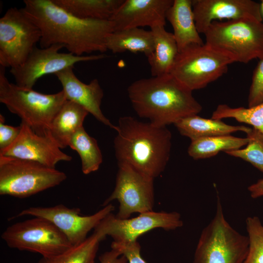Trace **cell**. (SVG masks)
I'll list each match as a JSON object with an SVG mask.
<instances>
[{"instance_id":"cell-3","label":"cell","mask_w":263,"mask_h":263,"mask_svg":"<svg viewBox=\"0 0 263 263\" xmlns=\"http://www.w3.org/2000/svg\"><path fill=\"white\" fill-rule=\"evenodd\" d=\"M127 92L137 114L158 126L174 124L202 110L192 91L170 74L135 80Z\"/></svg>"},{"instance_id":"cell-15","label":"cell","mask_w":263,"mask_h":263,"mask_svg":"<svg viewBox=\"0 0 263 263\" xmlns=\"http://www.w3.org/2000/svg\"><path fill=\"white\" fill-rule=\"evenodd\" d=\"M20 126V132L17 139L0 152V155L35 161L54 168L60 161L72 160L70 155L61 150L48 131L45 135H40L22 121Z\"/></svg>"},{"instance_id":"cell-10","label":"cell","mask_w":263,"mask_h":263,"mask_svg":"<svg viewBox=\"0 0 263 263\" xmlns=\"http://www.w3.org/2000/svg\"><path fill=\"white\" fill-rule=\"evenodd\" d=\"M41 36L23 8L8 9L0 19V66L13 68L22 64Z\"/></svg>"},{"instance_id":"cell-4","label":"cell","mask_w":263,"mask_h":263,"mask_svg":"<svg viewBox=\"0 0 263 263\" xmlns=\"http://www.w3.org/2000/svg\"><path fill=\"white\" fill-rule=\"evenodd\" d=\"M67 101L62 90L44 94L9 82L5 68L0 66V102L19 116L37 134L45 135Z\"/></svg>"},{"instance_id":"cell-16","label":"cell","mask_w":263,"mask_h":263,"mask_svg":"<svg viewBox=\"0 0 263 263\" xmlns=\"http://www.w3.org/2000/svg\"><path fill=\"white\" fill-rule=\"evenodd\" d=\"M197 31L204 34L214 21L252 18L262 21L260 4L251 0H192Z\"/></svg>"},{"instance_id":"cell-13","label":"cell","mask_w":263,"mask_h":263,"mask_svg":"<svg viewBox=\"0 0 263 263\" xmlns=\"http://www.w3.org/2000/svg\"><path fill=\"white\" fill-rule=\"evenodd\" d=\"M114 209L110 203L94 214L82 216L79 208H69L59 204L49 207H30L22 210L15 217L31 216L46 219L54 224L74 246L84 242L88 233Z\"/></svg>"},{"instance_id":"cell-29","label":"cell","mask_w":263,"mask_h":263,"mask_svg":"<svg viewBox=\"0 0 263 263\" xmlns=\"http://www.w3.org/2000/svg\"><path fill=\"white\" fill-rule=\"evenodd\" d=\"M246 134L248 143L244 148L225 152L249 162L263 173V136L254 128H251Z\"/></svg>"},{"instance_id":"cell-24","label":"cell","mask_w":263,"mask_h":263,"mask_svg":"<svg viewBox=\"0 0 263 263\" xmlns=\"http://www.w3.org/2000/svg\"><path fill=\"white\" fill-rule=\"evenodd\" d=\"M71 15L82 19L109 20L124 0H52Z\"/></svg>"},{"instance_id":"cell-7","label":"cell","mask_w":263,"mask_h":263,"mask_svg":"<svg viewBox=\"0 0 263 263\" xmlns=\"http://www.w3.org/2000/svg\"><path fill=\"white\" fill-rule=\"evenodd\" d=\"M61 171L35 161L0 155V195L25 198L57 186Z\"/></svg>"},{"instance_id":"cell-19","label":"cell","mask_w":263,"mask_h":263,"mask_svg":"<svg viewBox=\"0 0 263 263\" xmlns=\"http://www.w3.org/2000/svg\"><path fill=\"white\" fill-rule=\"evenodd\" d=\"M166 19L173 28L178 52L190 45L205 44L196 26L192 0H174Z\"/></svg>"},{"instance_id":"cell-21","label":"cell","mask_w":263,"mask_h":263,"mask_svg":"<svg viewBox=\"0 0 263 263\" xmlns=\"http://www.w3.org/2000/svg\"><path fill=\"white\" fill-rule=\"evenodd\" d=\"M88 113L81 106L67 100L55 116L48 131L50 136L61 149L69 146L71 138L83 126Z\"/></svg>"},{"instance_id":"cell-22","label":"cell","mask_w":263,"mask_h":263,"mask_svg":"<svg viewBox=\"0 0 263 263\" xmlns=\"http://www.w3.org/2000/svg\"><path fill=\"white\" fill-rule=\"evenodd\" d=\"M106 47L114 54L141 52L148 58L153 53L154 38L151 30L141 28L113 31L107 38Z\"/></svg>"},{"instance_id":"cell-12","label":"cell","mask_w":263,"mask_h":263,"mask_svg":"<svg viewBox=\"0 0 263 263\" xmlns=\"http://www.w3.org/2000/svg\"><path fill=\"white\" fill-rule=\"evenodd\" d=\"M64 48L59 44L53 45L45 48L35 47L24 62L21 65L11 68L10 73L19 86L33 89L38 80L48 74H55L77 62L103 59L107 56L104 54L77 56L72 53H60Z\"/></svg>"},{"instance_id":"cell-27","label":"cell","mask_w":263,"mask_h":263,"mask_svg":"<svg viewBox=\"0 0 263 263\" xmlns=\"http://www.w3.org/2000/svg\"><path fill=\"white\" fill-rule=\"evenodd\" d=\"M69 146L79 155L82 171L84 174L98 169L103 161L101 151L97 140L86 132L83 126L73 135Z\"/></svg>"},{"instance_id":"cell-32","label":"cell","mask_w":263,"mask_h":263,"mask_svg":"<svg viewBox=\"0 0 263 263\" xmlns=\"http://www.w3.org/2000/svg\"><path fill=\"white\" fill-rule=\"evenodd\" d=\"M111 246L124 255L128 263H148L141 255V246L137 240L124 243L113 241Z\"/></svg>"},{"instance_id":"cell-30","label":"cell","mask_w":263,"mask_h":263,"mask_svg":"<svg viewBox=\"0 0 263 263\" xmlns=\"http://www.w3.org/2000/svg\"><path fill=\"white\" fill-rule=\"evenodd\" d=\"M249 248L244 263H263V225L257 216L245 220Z\"/></svg>"},{"instance_id":"cell-26","label":"cell","mask_w":263,"mask_h":263,"mask_svg":"<svg viewBox=\"0 0 263 263\" xmlns=\"http://www.w3.org/2000/svg\"><path fill=\"white\" fill-rule=\"evenodd\" d=\"M106 237L102 232L94 230L82 243L58 255L41 257L37 263H94L99 243Z\"/></svg>"},{"instance_id":"cell-33","label":"cell","mask_w":263,"mask_h":263,"mask_svg":"<svg viewBox=\"0 0 263 263\" xmlns=\"http://www.w3.org/2000/svg\"><path fill=\"white\" fill-rule=\"evenodd\" d=\"M3 115L0 114V152L10 147L19 136L20 126H12L5 124Z\"/></svg>"},{"instance_id":"cell-17","label":"cell","mask_w":263,"mask_h":263,"mask_svg":"<svg viewBox=\"0 0 263 263\" xmlns=\"http://www.w3.org/2000/svg\"><path fill=\"white\" fill-rule=\"evenodd\" d=\"M173 0H124L110 20L114 31L166 25Z\"/></svg>"},{"instance_id":"cell-6","label":"cell","mask_w":263,"mask_h":263,"mask_svg":"<svg viewBox=\"0 0 263 263\" xmlns=\"http://www.w3.org/2000/svg\"><path fill=\"white\" fill-rule=\"evenodd\" d=\"M248 248L247 236L240 234L227 222L217 197L215 214L201 233L193 263H244Z\"/></svg>"},{"instance_id":"cell-2","label":"cell","mask_w":263,"mask_h":263,"mask_svg":"<svg viewBox=\"0 0 263 263\" xmlns=\"http://www.w3.org/2000/svg\"><path fill=\"white\" fill-rule=\"evenodd\" d=\"M115 130L113 144L118 164H127L154 179L164 171L171 148L172 134L167 127L124 116L119 118Z\"/></svg>"},{"instance_id":"cell-25","label":"cell","mask_w":263,"mask_h":263,"mask_svg":"<svg viewBox=\"0 0 263 263\" xmlns=\"http://www.w3.org/2000/svg\"><path fill=\"white\" fill-rule=\"evenodd\" d=\"M247 143V137H237L231 134L202 138L191 141L188 152L194 159H205L214 156L220 151L241 149Z\"/></svg>"},{"instance_id":"cell-5","label":"cell","mask_w":263,"mask_h":263,"mask_svg":"<svg viewBox=\"0 0 263 263\" xmlns=\"http://www.w3.org/2000/svg\"><path fill=\"white\" fill-rule=\"evenodd\" d=\"M205 44L234 62L263 58V23L252 18L214 21L204 34Z\"/></svg>"},{"instance_id":"cell-8","label":"cell","mask_w":263,"mask_h":263,"mask_svg":"<svg viewBox=\"0 0 263 263\" xmlns=\"http://www.w3.org/2000/svg\"><path fill=\"white\" fill-rule=\"evenodd\" d=\"M233 62L229 56L205 43L192 45L178 52L169 74L193 91L218 79Z\"/></svg>"},{"instance_id":"cell-20","label":"cell","mask_w":263,"mask_h":263,"mask_svg":"<svg viewBox=\"0 0 263 263\" xmlns=\"http://www.w3.org/2000/svg\"><path fill=\"white\" fill-rule=\"evenodd\" d=\"M180 133L191 141L211 136L230 135L237 132L247 133L251 128L229 125L220 119H207L194 114L184 117L174 124Z\"/></svg>"},{"instance_id":"cell-18","label":"cell","mask_w":263,"mask_h":263,"mask_svg":"<svg viewBox=\"0 0 263 263\" xmlns=\"http://www.w3.org/2000/svg\"><path fill=\"white\" fill-rule=\"evenodd\" d=\"M73 68L69 67L55 74L62 86L66 99L81 106L98 121L115 130V126L101 109L104 92L98 80L95 78L89 84L84 83L75 75Z\"/></svg>"},{"instance_id":"cell-1","label":"cell","mask_w":263,"mask_h":263,"mask_svg":"<svg viewBox=\"0 0 263 263\" xmlns=\"http://www.w3.org/2000/svg\"><path fill=\"white\" fill-rule=\"evenodd\" d=\"M23 3V10L41 32V48L59 44L77 56L107 51V38L114 31L111 20L80 19L52 0H24Z\"/></svg>"},{"instance_id":"cell-31","label":"cell","mask_w":263,"mask_h":263,"mask_svg":"<svg viewBox=\"0 0 263 263\" xmlns=\"http://www.w3.org/2000/svg\"><path fill=\"white\" fill-rule=\"evenodd\" d=\"M263 103V58L253 71L248 96V107Z\"/></svg>"},{"instance_id":"cell-14","label":"cell","mask_w":263,"mask_h":263,"mask_svg":"<svg viewBox=\"0 0 263 263\" xmlns=\"http://www.w3.org/2000/svg\"><path fill=\"white\" fill-rule=\"evenodd\" d=\"M183 225L180 213L173 211H150L135 217L121 219L112 212L105 217L94 229L106 236H111L115 242L137 240L141 235L156 228L175 230Z\"/></svg>"},{"instance_id":"cell-34","label":"cell","mask_w":263,"mask_h":263,"mask_svg":"<svg viewBox=\"0 0 263 263\" xmlns=\"http://www.w3.org/2000/svg\"><path fill=\"white\" fill-rule=\"evenodd\" d=\"M99 263H128L124 255H121L117 251L113 249L103 253L99 257Z\"/></svg>"},{"instance_id":"cell-11","label":"cell","mask_w":263,"mask_h":263,"mask_svg":"<svg viewBox=\"0 0 263 263\" xmlns=\"http://www.w3.org/2000/svg\"><path fill=\"white\" fill-rule=\"evenodd\" d=\"M113 191L103 204V207L114 200L119 203L116 217L128 219L133 213L153 210L154 205V178L124 164H118Z\"/></svg>"},{"instance_id":"cell-23","label":"cell","mask_w":263,"mask_h":263,"mask_svg":"<svg viewBox=\"0 0 263 263\" xmlns=\"http://www.w3.org/2000/svg\"><path fill=\"white\" fill-rule=\"evenodd\" d=\"M150 29L154 42L153 53L148 58L151 75L158 76L169 74L178 54L174 35L166 31L163 25H157Z\"/></svg>"},{"instance_id":"cell-36","label":"cell","mask_w":263,"mask_h":263,"mask_svg":"<svg viewBox=\"0 0 263 263\" xmlns=\"http://www.w3.org/2000/svg\"><path fill=\"white\" fill-rule=\"evenodd\" d=\"M260 10L262 15L263 16V0L261 1V3L260 4Z\"/></svg>"},{"instance_id":"cell-28","label":"cell","mask_w":263,"mask_h":263,"mask_svg":"<svg viewBox=\"0 0 263 263\" xmlns=\"http://www.w3.org/2000/svg\"><path fill=\"white\" fill-rule=\"evenodd\" d=\"M226 118H232L238 122L249 124L263 136V103L247 108H233L226 104L219 105L213 112L211 118L221 120Z\"/></svg>"},{"instance_id":"cell-9","label":"cell","mask_w":263,"mask_h":263,"mask_svg":"<svg viewBox=\"0 0 263 263\" xmlns=\"http://www.w3.org/2000/svg\"><path fill=\"white\" fill-rule=\"evenodd\" d=\"M1 237L9 247L38 253L44 258L58 255L73 246L54 224L38 217L9 225Z\"/></svg>"},{"instance_id":"cell-35","label":"cell","mask_w":263,"mask_h":263,"mask_svg":"<svg viewBox=\"0 0 263 263\" xmlns=\"http://www.w3.org/2000/svg\"><path fill=\"white\" fill-rule=\"evenodd\" d=\"M248 190L253 199L263 196V178L249 186Z\"/></svg>"}]
</instances>
